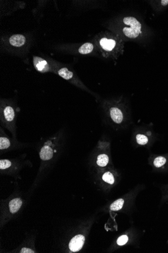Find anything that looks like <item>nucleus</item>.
<instances>
[{"instance_id":"6","label":"nucleus","mask_w":168,"mask_h":253,"mask_svg":"<svg viewBox=\"0 0 168 253\" xmlns=\"http://www.w3.org/2000/svg\"><path fill=\"white\" fill-rule=\"evenodd\" d=\"M26 39L22 34H15L9 39V42L11 45L15 47L22 46L25 43Z\"/></svg>"},{"instance_id":"15","label":"nucleus","mask_w":168,"mask_h":253,"mask_svg":"<svg viewBox=\"0 0 168 253\" xmlns=\"http://www.w3.org/2000/svg\"><path fill=\"white\" fill-rule=\"evenodd\" d=\"M166 163V159L163 156H158L154 160V165L155 167H161Z\"/></svg>"},{"instance_id":"2","label":"nucleus","mask_w":168,"mask_h":253,"mask_svg":"<svg viewBox=\"0 0 168 253\" xmlns=\"http://www.w3.org/2000/svg\"><path fill=\"white\" fill-rule=\"evenodd\" d=\"M123 22L130 26V28H124L123 32L127 37L134 39L139 36L141 25L136 18L133 17H126L123 19Z\"/></svg>"},{"instance_id":"12","label":"nucleus","mask_w":168,"mask_h":253,"mask_svg":"<svg viewBox=\"0 0 168 253\" xmlns=\"http://www.w3.org/2000/svg\"><path fill=\"white\" fill-rule=\"evenodd\" d=\"M103 181L107 184H112L115 182V178L113 174L110 171H107L103 174L102 177Z\"/></svg>"},{"instance_id":"5","label":"nucleus","mask_w":168,"mask_h":253,"mask_svg":"<svg viewBox=\"0 0 168 253\" xmlns=\"http://www.w3.org/2000/svg\"><path fill=\"white\" fill-rule=\"evenodd\" d=\"M34 64L38 71L41 72H46L49 70V67L45 60L38 57H34L33 59Z\"/></svg>"},{"instance_id":"8","label":"nucleus","mask_w":168,"mask_h":253,"mask_svg":"<svg viewBox=\"0 0 168 253\" xmlns=\"http://www.w3.org/2000/svg\"><path fill=\"white\" fill-rule=\"evenodd\" d=\"M22 201L19 198H16L11 200L9 203V208L11 213H15L21 208Z\"/></svg>"},{"instance_id":"13","label":"nucleus","mask_w":168,"mask_h":253,"mask_svg":"<svg viewBox=\"0 0 168 253\" xmlns=\"http://www.w3.org/2000/svg\"><path fill=\"white\" fill-rule=\"evenodd\" d=\"M124 202V201L122 199H118L111 205L110 209L112 211H118L122 208Z\"/></svg>"},{"instance_id":"4","label":"nucleus","mask_w":168,"mask_h":253,"mask_svg":"<svg viewBox=\"0 0 168 253\" xmlns=\"http://www.w3.org/2000/svg\"><path fill=\"white\" fill-rule=\"evenodd\" d=\"M85 242V237L81 234L75 235L69 243V248L73 252L79 251L82 248Z\"/></svg>"},{"instance_id":"11","label":"nucleus","mask_w":168,"mask_h":253,"mask_svg":"<svg viewBox=\"0 0 168 253\" xmlns=\"http://www.w3.org/2000/svg\"><path fill=\"white\" fill-rule=\"evenodd\" d=\"M93 45L91 43H87L84 44L78 49V52L82 54H87L90 53L93 51Z\"/></svg>"},{"instance_id":"7","label":"nucleus","mask_w":168,"mask_h":253,"mask_svg":"<svg viewBox=\"0 0 168 253\" xmlns=\"http://www.w3.org/2000/svg\"><path fill=\"white\" fill-rule=\"evenodd\" d=\"M100 45L104 50L111 51L115 46L116 42L113 40H109L107 38H103L100 42Z\"/></svg>"},{"instance_id":"17","label":"nucleus","mask_w":168,"mask_h":253,"mask_svg":"<svg viewBox=\"0 0 168 253\" xmlns=\"http://www.w3.org/2000/svg\"><path fill=\"white\" fill-rule=\"evenodd\" d=\"M20 253H34V251H33V250H31V249H30L28 248H23L22 249V250H21V251H20Z\"/></svg>"},{"instance_id":"10","label":"nucleus","mask_w":168,"mask_h":253,"mask_svg":"<svg viewBox=\"0 0 168 253\" xmlns=\"http://www.w3.org/2000/svg\"><path fill=\"white\" fill-rule=\"evenodd\" d=\"M58 74L64 79L69 81L72 79L74 74L72 71H70L67 68L64 67L58 70Z\"/></svg>"},{"instance_id":"9","label":"nucleus","mask_w":168,"mask_h":253,"mask_svg":"<svg viewBox=\"0 0 168 253\" xmlns=\"http://www.w3.org/2000/svg\"><path fill=\"white\" fill-rule=\"evenodd\" d=\"M109 158L108 155L106 154H100L97 157L96 164L100 167H104L109 163Z\"/></svg>"},{"instance_id":"18","label":"nucleus","mask_w":168,"mask_h":253,"mask_svg":"<svg viewBox=\"0 0 168 253\" xmlns=\"http://www.w3.org/2000/svg\"><path fill=\"white\" fill-rule=\"evenodd\" d=\"M161 4L163 6H166L168 4V0H163L161 1Z\"/></svg>"},{"instance_id":"1","label":"nucleus","mask_w":168,"mask_h":253,"mask_svg":"<svg viewBox=\"0 0 168 253\" xmlns=\"http://www.w3.org/2000/svg\"><path fill=\"white\" fill-rule=\"evenodd\" d=\"M3 107L0 117L1 126L10 131L15 138L17 129L16 110L11 105H6Z\"/></svg>"},{"instance_id":"3","label":"nucleus","mask_w":168,"mask_h":253,"mask_svg":"<svg viewBox=\"0 0 168 253\" xmlns=\"http://www.w3.org/2000/svg\"><path fill=\"white\" fill-rule=\"evenodd\" d=\"M109 117L112 123L119 125L123 123L124 116L122 112L118 108L111 107L109 110Z\"/></svg>"},{"instance_id":"16","label":"nucleus","mask_w":168,"mask_h":253,"mask_svg":"<svg viewBox=\"0 0 168 253\" xmlns=\"http://www.w3.org/2000/svg\"><path fill=\"white\" fill-rule=\"evenodd\" d=\"M128 237L127 235H122L117 240V243L118 245L123 246L128 242Z\"/></svg>"},{"instance_id":"14","label":"nucleus","mask_w":168,"mask_h":253,"mask_svg":"<svg viewBox=\"0 0 168 253\" xmlns=\"http://www.w3.org/2000/svg\"><path fill=\"white\" fill-rule=\"evenodd\" d=\"M136 140L138 144L140 145H144L148 143L149 139L144 134H138L136 136Z\"/></svg>"}]
</instances>
